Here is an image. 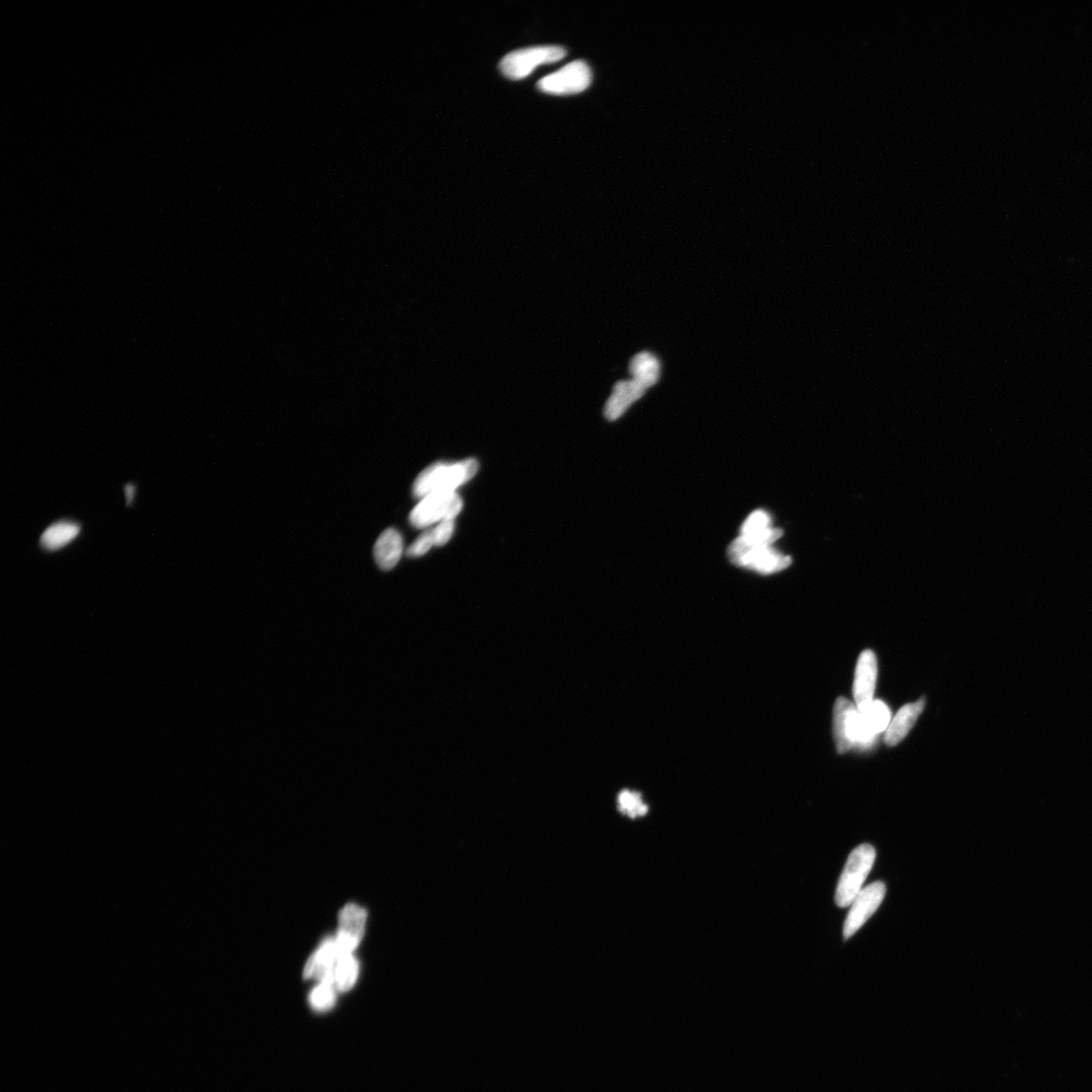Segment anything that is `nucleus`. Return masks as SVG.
Returning <instances> with one entry per match:
<instances>
[{"instance_id":"1","label":"nucleus","mask_w":1092,"mask_h":1092,"mask_svg":"<svg viewBox=\"0 0 1092 1092\" xmlns=\"http://www.w3.org/2000/svg\"><path fill=\"white\" fill-rule=\"evenodd\" d=\"M478 471V461L472 458L455 464H434L418 475L413 485L414 496L422 499L434 493L455 492L457 488L470 482Z\"/></svg>"},{"instance_id":"2","label":"nucleus","mask_w":1092,"mask_h":1092,"mask_svg":"<svg viewBox=\"0 0 1092 1092\" xmlns=\"http://www.w3.org/2000/svg\"><path fill=\"white\" fill-rule=\"evenodd\" d=\"M875 859L876 851L871 845L864 844L852 850L836 887V903L838 907H848L856 899Z\"/></svg>"},{"instance_id":"3","label":"nucleus","mask_w":1092,"mask_h":1092,"mask_svg":"<svg viewBox=\"0 0 1092 1092\" xmlns=\"http://www.w3.org/2000/svg\"><path fill=\"white\" fill-rule=\"evenodd\" d=\"M567 51L559 46H536L513 51L500 63L504 75L513 80H521L543 64L555 63L566 58Z\"/></svg>"},{"instance_id":"4","label":"nucleus","mask_w":1092,"mask_h":1092,"mask_svg":"<svg viewBox=\"0 0 1092 1092\" xmlns=\"http://www.w3.org/2000/svg\"><path fill=\"white\" fill-rule=\"evenodd\" d=\"M463 507V499L456 492L430 494L420 499L410 514V522L416 528H426L445 521H455Z\"/></svg>"},{"instance_id":"5","label":"nucleus","mask_w":1092,"mask_h":1092,"mask_svg":"<svg viewBox=\"0 0 1092 1092\" xmlns=\"http://www.w3.org/2000/svg\"><path fill=\"white\" fill-rule=\"evenodd\" d=\"M592 82L589 65L583 60L569 63L558 72L543 77L538 83V89L554 95L575 94L586 91Z\"/></svg>"},{"instance_id":"6","label":"nucleus","mask_w":1092,"mask_h":1092,"mask_svg":"<svg viewBox=\"0 0 1092 1092\" xmlns=\"http://www.w3.org/2000/svg\"><path fill=\"white\" fill-rule=\"evenodd\" d=\"M885 894L886 886L881 881L874 882V884L862 889L850 905V912L844 925L846 940L855 935L876 913L882 902L885 901Z\"/></svg>"},{"instance_id":"7","label":"nucleus","mask_w":1092,"mask_h":1092,"mask_svg":"<svg viewBox=\"0 0 1092 1092\" xmlns=\"http://www.w3.org/2000/svg\"><path fill=\"white\" fill-rule=\"evenodd\" d=\"M367 916L366 909L356 904H348L341 910L339 931L335 940L339 958L353 955L362 939Z\"/></svg>"},{"instance_id":"8","label":"nucleus","mask_w":1092,"mask_h":1092,"mask_svg":"<svg viewBox=\"0 0 1092 1092\" xmlns=\"http://www.w3.org/2000/svg\"><path fill=\"white\" fill-rule=\"evenodd\" d=\"M877 674L878 663L875 653L871 650L863 652L857 663L853 681V697L858 711L865 710L873 703Z\"/></svg>"},{"instance_id":"9","label":"nucleus","mask_w":1092,"mask_h":1092,"mask_svg":"<svg viewBox=\"0 0 1092 1092\" xmlns=\"http://www.w3.org/2000/svg\"><path fill=\"white\" fill-rule=\"evenodd\" d=\"M338 960L339 954L335 941L328 940L316 951L309 961H307L304 970V977H314L320 980L321 984H328L335 986L334 974Z\"/></svg>"},{"instance_id":"10","label":"nucleus","mask_w":1092,"mask_h":1092,"mask_svg":"<svg viewBox=\"0 0 1092 1092\" xmlns=\"http://www.w3.org/2000/svg\"><path fill=\"white\" fill-rule=\"evenodd\" d=\"M735 565L750 568L761 572L771 573L788 568L791 565L789 556L782 555L776 551L762 548L750 551L744 554L732 558Z\"/></svg>"},{"instance_id":"11","label":"nucleus","mask_w":1092,"mask_h":1092,"mask_svg":"<svg viewBox=\"0 0 1092 1092\" xmlns=\"http://www.w3.org/2000/svg\"><path fill=\"white\" fill-rule=\"evenodd\" d=\"M647 389L635 380L620 381L614 386L606 403L605 417L614 422L620 418L635 402L645 395Z\"/></svg>"},{"instance_id":"12","label":"nucleus","mask_w":1092,"mask_h":1092,"mask_svg":"<svg viewBox=\"0 0 1092 1092\" xmlns=\"http://www.w3.org/2000/svg\"><path fill=\"white\" fill-rule=\"evenodd\" d=\"M925 707V697L920 698L918 702L915 703L904 705L898 714H896L886 730L885 744L888 747H895L901 744L908 733L912 731V728Z\"/></svg>"},{"instance_id":"13","label":"nucleus","mask_w":1092,"mask_h":1092,"mask_svg":"<svg viewBox=\"0 0 1092 1092\" xmlns=\"http://www.w3.org/2000/svg\"><path fill=\"white\" fill-rule=\"evenodd\" d=\"M857 707L845 697H838L834 709V736L838 753H846L853 748L851 739L852 714Z\"/></svg>"},{"instance_id":"14","label":"nucleus","mask_w":1092,"mask_h":1092,"mask_svg":"<svg viewBox=\"0 0 1092 1092\" xmlns=\"http://www.w3.org/2000/svg\"><path fill=\"white\" fill-rule=\"evenodd\" d=\"M403 551V538L399 532L393 528L387 529L374 544L375 562L382 570L394 569L402 557Z\"/></svg>"},{"instance_id":"15","label":"nucleus","mask_w":1092,"mask_h":1092,"mask_svg":"<svg viewBox=\"0 0 1092 1092\" xmlns=\"http://www.w3.org/2000/svg\"><path fill=\"white\" fill-rule=\"evenodd\" d=\"M78 523L70 521H61L51 524L40 538L41 548L47 552H56L72 543L80 534Z\"/></svg>"},{"instance_id":"16","label":"nucleus","mask_w":1092,"mask_h":1092,"mask_svg":"<svg viewBox=\"0 0 1092 1092\" xmlns=\"http://www.w3.org/2000/svg\"><path fill=\"white\" fill-rule=\"evenodd\" d=\"M629 371L633 380L649 389L660 380L661 363L653 354L640 353L630 361Z\"/></svg>"},{"instance_id":"17","label":"nucleus","mask_w":1092,"mask_h":1092,"mask_svg":"<svg viewBox=\"0 0 1092 1092\" xmlns=\"http://www.w3.org/2000/svg\"><path fill=\"white\" fill-rule=\"evenodd\" d=\"M782 535V530L769 527L766 530L755 532V534L741 536L732 543L728 554H730L732 559L753 550L769 548V544H772L780 538Z\"/></svg>"},{"instance_id":"18","label":"nucleus","mask_w":1092,"mask_h":1092,"mask_svg":"<svg viewBox=\"0 0 1092 1092\" xmlns=\"http://www.w3.org/2000/svg\"><path fill=\"white\" fill-rule=\"evenodd\" d=\"M358 973V966L353 955L339 957L335 968V987L346 992L354 987Z\"/></svg>"},{"instance_id":"19","label":"nucleus","mask_w":1092,"mask_h":1092,"mask_svg":"<svg viewBox=\"0 0 1092 1092\" xmlns=\"http://www.w3.org/2000/svg\"><path fill=\"white\" fill-rule=\"evenodd\" d=\"M618 808L630 819L646 817L649 806L642 801L641 794L632 790H622L618 796Z\"/></svg>"},{"instance_id":"20","label":"nucleus","mask_w":1092,"mask_h":1092,"mask_svg":"<svg viewBox=\"0 0 1092 1092\" xmlns=\"http://www.w3.org/2000/svg\"><path fill=\"white\" fill-rule=\"evenodd\" d=\"M336 1001L335 986L328 984H321L311 993L310 1002L315 1010L320 1012H326L332 1009Z\"/></svg>"},{"instance_id":"21","label":"nucleus","mask_w":1092,"mask_h":1092,"mask_svg":"<svg viewBox=\"0 0 1092 1092\" xmlns=\"http://www.w3.org/2000/svg\"><path fill=\"white\" fill-rule=\"evenodd\" d=\"M771 525V517L765 511H755L747 520L743 528H741V536L755 534L769 528Z\"/></svg>"},{"instance_id":"22","label":"nucleus","mask_w":1092,"mask_h":1092,"mask_svg":"<svg viewBox=\"0 0 1092 1092\" xmlns=\"http://www.w3.org/2000/svg\"><path fill=\"white\" fill-rule=\"evenodd\" d=\"M433 546H436V542H434L431 529H428L410 545V548L407 550V554L410 557L422 556L427 554Z\"/></svg>"},{"instance_id":"23","label":"nucleus","mask_w":1092,"mask_h":1092,"mask_svg":"<svg viewBox=\"0 0 1092 1092\" xmlns=\"http://www.w3.org/2000/svg\"><path fill=\"white\" fill-rule=\"evenodd\" d=\"M455 525V521H445L431 529L436 546H442L451 540L454 536Z\"/></svg>"},{"instance_id":"24","label":"nucleus","mask_w":1092,"mask_h":1092,"mask_svg":"<svg viewBox=\"0 0 1092 1092\" xmlns=\"http://www.w3.org/2000/svg\"><path fill=\"white\" fill-rule=\"evenodd\" d=\"M134 493H135V487L133 485H128L127 487H125V496H127V500H128L129 504L133 502Z\"/></svg>"}]
</instances>
